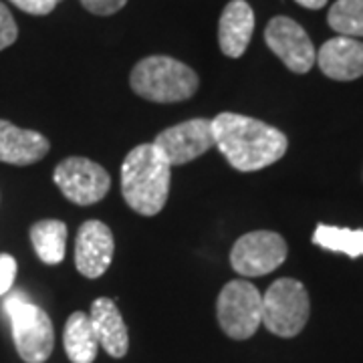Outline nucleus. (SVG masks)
<instances>
[{
	"mask_svg": "<svg viewBox=\"0 0 363 363\" xmlns=\"http://www.w3.org/2000/svg\"><path fill=\"white\" fill-rule=\"evenodd\" d=\"M216 147L238 172H257L285 156L286 135L255 117L224 111L212 121Z\"/></svg>",
	"mask_w": 363,
	"mask_h": 363,
	"instance_id": "nucleus-1",
	"label": "nucleus"
},
{
	"mask_svg": "<svg viewBox=\"0 0 363 363\" xmlns=\"http://www.w3.org/2000/svg\"><path fill=\"white\" fill-rule=\"evenodd\" d=\"M172 166L154 143L133 147L121 164V194L142 216H156L166 206Z\"/></svg>",
	"mask_w": 363,
	"mask_h": 363,
	"instance_id": "nucleus-2",
	"label": "nucleus"
},
{
	"mask_svg": "<svg viewBox=\"0 0 363 363\" xmlns=\"http://www.w3.org/2000/svg\"><path fill=\"white\" fill-rule=\"evenodd\" d=\"M131 89L154 104H178L194 95L200 79L194 69L178 59L154 55L133 67L130 75Z\"/></svg>",
	"mask_w": 363,
	"mask_h": 363,
	"instance_id": "nucleus-3",
	"label": "nucleus"
},
{
	"mask_svg": "<svg viewBox=\"0 0 363 363\" xmlns=\"http://www.w3.org/2000/svg\"><path fill=\"white\" fill-rule=\"evenodd\" d=\"M2 307L11 319L14 345L23 362H47L55 347V329L49 315L21 291L6 293Z\"/></svg>",
	"mask_w": 363,
	"mask_h": 363,
	"instance_id": "nucleus-4",
	"label": "nucleus"
},
{
	"mask_svg": "<svg viewBox=\"0 0 363 363\" xmlns=\"http://www.w3.org/2000/svg\"><path fill=\"white\" fill-rule=\"evenodd\" d=\"M311 303L303 283L295 279L274 281L262 297V323L279 337H295L309 321Z\"/></svg>",
	"mask_w": 363,
	"mask_h": 363,
	"instance_id": "nucleus-5",
	"label": "nucleus"
},
{
	"mask_svg": "<svg viewBox=\"0 0 363 363\" xmlns=\"http://www.w3.org/2000/svg\"><path fill=\"white\" fill-rule=\"evenodd\" d=\"M222 331L230 339L252 337L262 323V295L247 281L226 283L216 301Z\"/></svg>",
	"mask_w": 363,
	"mask_h": 363,
	"instance_id": "nucleus-6",
	"label": "nucleus"
},
{
	"mask_svg": "<svg viewBox=\"0 0 363 363\" xmlns=\"http://www.w3.org/2000/svg\"><path fill=\"white\" fill-rule=\"evenodd\" d=\"M52 180L67 200L77 206H91L95 202H101L111 188V176L107 174V169L87 157L63 160L55 168Z\"/></svg>",
	"mask_w": 363,
	"mask_h": 363,
	"instance_id": "nucleus-7",
	"label": "nucleus"
},
{
	"mask_svg": "<svg viewBox=\"0 0 363 363\" xmlns=\"http://www.w3.org/2000/svg\"><path fill=\"white\" fill-rule=\"evenodd\" d=\"M286 259V242L281 234L255 230L242 234L230 250V264L242 277H262L279 269Z\"/></svg>",
	"mask_w": 363,
	"mask_h": 363,
	"instance_id": "nucleus-8",
	"label": "nucleus"
},
{
	"mask_svg": "<svg viewBox=\"0 0 363 363\" xmlns=\"http://www.w3.org/2000/svg\"><path fill=\"white\" fill-rule=\"evenodd\" d=\"M157 150L164 154L169 166L190 164L198 156L206 154L210 147H214V130L210 119H188L174 128L164 130L154 142Z\"/></svg>",
	"mask_w": 363,
	"mask_h": 363,
	"instance_id": "nucleus-9",
	"label": "nucleus"
},
{
	"mask_svg": "<svg viewBox=\"0 0 363 363\" xmlns=\"http://www.w3.org/2000/svg\"><path fill=\"white\" fill-rule=\"evenodd\" d=\"M264 40L283 63L293 73H307L315 65V47L305 28L289 16H274L267 25Z\"/></svg>",
	"mask_w": 363,
	"mask_h": 363,
	"instance_id": "nucleus-10",
	"label": "nucleus"
},
{
	"mask_svg": "<svg viewBox=\"0 0 363 363\" xmlns=\"http://www.w3.org/2000/svg\"><path fill=\"white\" fill-rule=\"evenodd\" d=\"M113 233L101 220H87L81 224L75 238V264L77 271L87 279L105 274L113 259Z\"/></svg>",
	"mask_w": 363,
	"mask_h": 363,
	"instance_id": "nucleus-11",
	"label": "nucleus"
},
{
	"mask_svg": "<svg viewBox=\"0 0 363 363\" xmlns=\"http://www.w3.org/2000/svg\"><path fill=\"white\" fill-rule=\"evenodd\" d=\"M317 65L335 81L359 79L363 75V43L341 35L329 39L317 52Z\"/></svg>",
	"mask_w": 363,
	"mask_h": 363,
	"instance_id": "nucleus-12",
	"label": "nucleus"
},
{
	"mask_svg": "<svg viewBox=\"0 0 363 363\" xmlns=\"http://www.w3.org/2000/svg\"><path fill=\"white\" fill-rule=\"evenodd\" d=\"M49 140L33 130L16 128L11 121L0 119V162L13 166H30L49 154Z\"/></svg>",
	"mask_w": 363,
	"mask_h": 363,
	"instance_id": "nucleus-13",
	"label": "nucleus"
},
{
	"mask_svg": "<svg viewBox=\"0 0 363 363\" xmlns=\"http://www.w3.org/2000/svg\"><path fill=\"white\" fill-rule=\"evenodd\" d=\"M255 30V13L247 0H230L222 11L218 23V43L222 52L238 59L247 51Z\"/></svg>",
	"mask_w": 363,
	"mask_h": 363,
	"instance_id": "nucleus-14",
	"label": "nucleus"
},
{
	"mask_svg": "<svg viewBox=\"0 0 363 363\" xmlns=\"http://www.w3.org/2000/svg\"><path fill=\"white\" fill-rule=\"evenodd\" d=\"M91 325L95 329V335L99 345L104 347L111 357H123L130 347V335L128 327L117 309L116 301L107 297H99L91 305Z\"/></svg>",
	"mask_w": 363,
	"mask_h": 363,
	"instance_id": "nucleus-15",
	"label": "nucleus"
},
{
	"mask_svg": "<svg viewBox=\"0 0 363 363\" xmlns=\"http://www.w3.org/2000/svg\"><path fill=\"white\" fill-rule=\"evenodd\" d=\"M63 345L71 363H93V359L97 357L99 341L91 325L89 315L77 311L67 319Z\"/></svg>",
	"mask_w": 363,
	"mask_h": 363,
	"instance_id": "nucleus-16",
	"label": "nucleus"
},
{
	"mask_svg": "<svg viewBox=\"0 0 363 363\" xmlns=\"http://www.w3.org/2000/svg\"><path fill=\"white\" fill-rule=\"evenodd\" d=\"M30 242L43 262L59 264L65 259L67 224L61 220H40L33 224Z\"/></svg>",
	"mask_w": 363,
	"mask_h": 363,
	"instance_id": "nucleus-17",
	"label": "nucleus"
},
{
	"mask_svg": "<svg viewBox=\"0 0 363 363\" xmlns=\"http://www.w3.org/2000/svg\"><path fill=\"white\" fill-rule=\"evenodd\" d=\"M313 242L325 250L345 252L351 259L363 257V230H350L321 224L313 234Z\"/></svg>",
	"mask_w": 363,
	"mask_h": 363,
	"instance_id": "nucleus-18",
	"label": "nucleus"
},
{
	"mask_svg": "<svg viewBox=\"0 0 363 363\" xmlns=\"http://www.w3.org/2000/svg\"><path fill=\"white\" fill-rule=\"evenodd\" d=\"M327 23L341 37H363V0H337L329 11Z\"/></svg>",
	"mask_w": 363,
	"mask_h": 363,
	"instance_id": "nucleus-19",
	"label": "nucleus"
},
{
	"mask_svg": "<svg viewBox=\"0 0 363 363\" xmlns=\"http://www.w3.org/2000/svg\"><path fill=\"white\" fill-rule=\"evenodd\" d=\"M18 37V26L14 23L11 11L0 2V51L11 47Z\"/></svg>",
	"mask_w": 363,
	"mask_h": 363,
	"instance_id": "nucleus-20",
	"label": "nucleus"
},
{
	"mask_svg": "<svg viewBox=\"0 0 363 363\" xmlns=\"http://www.w3.org/2000/svg\"><path fill=\"white\" fill-rule=\"evenodd\" d=\"M16 279V260L11 255H0V297L11 293Z\"/></svg>",
	"mask_w": 363,
	"mask_h": 363,
	"instance_id": "nucleus-21",
	"label": "nucleus"
},
{
	"mask_svg": "<svg viewBox=\"0 0 363 363\" xmlns=\"http://www.w3.org/2000/svg\"><path fill=\"white\" fill-rule=\"evenodd\" d=\"M81 4L93 14H99V16H109V14H116L117 11H121L128 0H81Z\"/></svg>",
	"mask_w": 363,
	"mask_h": 363,
	"instance_id": "nucleus-22",
	"label": "nucleus"
},
{
	"mask_svg": "<svg viewBox=\"0 0 363 363\" xmlns=\"http://www.w3.org/2000/svg\"><path fill=\"white\" fill-rule=\"evenodd\" d=\"M14 6H18L21 11L28 14H37V16H45L49 14L57 6L59 0H11Z\"/></svg>",
	"mask_w": 363,
	"mask_h": 363,
	"instance_id": "nucleus-23",
	"label": "nucleus"
},
{
	"mask_svg": "<svg viewBox=\"0 0 363 363\" xmlns=\"http://www.w3.org/2000/svg\"><path fill=\"white\" fill-rule=\"evenodd\" d=\"M295 2H298V4L305 6V9H311V11L323 9L325 4H327V0H295Z\"/></svg>",
	"mask_w": 363,
	"mask_h": 363,
	"instance_id": "nucleus-24",
	"label": "nucleus"
}]
</instances>
